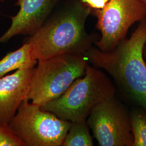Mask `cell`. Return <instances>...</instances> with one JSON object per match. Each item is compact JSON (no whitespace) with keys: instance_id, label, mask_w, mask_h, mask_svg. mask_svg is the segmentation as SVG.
Segmentation results:
<instances>
[{"instance_id":"obj_1","label":"cell","mask_w":146,"mask_h":146,"mask_svg":"<svg viewBox=\"0 0 146 146\" xmlns=\"http://www.w3.org/2000/svg\"><path fill=\"white\" fill-rule=\"evenodd\" d=\"M92 9L81 0H60L41 27L23 43L31 44L37 61L67 54L84 55L98 41L85 28Z\"/></svg>"},{"instance_id":"obj_2","label":"cell","mask_w":146,"mask_h":146,"mask_svg":"<svg viewBox=\"0 0 146 146\" xmlns=\"http://www.w3.org/2000/svg\"><path fill=\"white\" fill-rule=\"evenodd\" d=\"M146 20L128 39L121 41L111 51L92 47L84 55L94 67L102 69L131 99L146 111Z\"/></svg>"},{"instance_id":"obj_3","label":"cell","mask_w":146,"mask_h":146,"mask_svg":"<svg viewBox=\"0 0 146 146\" xmlns=\"http://www.w3.org/2000/svg\"><path fill=\"white\" fill-rule=\"evenodd\" d=\"M115 93L110 78L88 64L82 77L75 80L60 96L41 107L70 122L87 120L96 105L114 97Z\"/></svg>"},{"instance_id":"obj_4","label":"cell","mask_w":146,"mask_h":146,"mask_svg":"<svg viewBox=\"0 0 146 146\" xmlns=\"http://www.w3.org/2000/svg\"><path fill=\"white\" fill-rule=\"evenodd\" d=\"M88 62L82 54L67 53L37 61L27 99L42 106L60 96L77 78L84 75Z\"/></svg>"},{"instance_id":"obj_5","label":"cell","mask_w":146,"mask_h":146,"mask_svg":"<svg viewBox=\"0 0 146 146\" xmlns=\"http://www.w3.org/2000/svg\"><path fill=\"white\" fill-rule=\"evenodd\" d=\"M71 124L26 98L8 125L26 146H61Z\"/></svg>"},{"instance_id":"obj_6","label":"cell","mask_w":146,"mask_h":146,"mask_svg":"<svg viewBox=\"0 0 146 146\" xmlns=\"http://www.w3.org/2000/svg\"><path fill=\"white\" fill-rule=\"evenodd\" d=\"M96 28L101 37L95 44L102 52L113 50L125 39L129 29L136 22L146 19L144 0H110L102 9H94Z\"/></svg>"},{"instance_id":"obj_7","label":"cell","mask_w":146,"mask_h":146,"mask_svg":"<svg viewBox=\"0 0 146 146\" xmlns=\"http://www.w3.org/2000/svg\"><path fill=\"white\" fill-rule=\"evenodd\" d=\"M87 123L100 146H133L129 114L115 96L91 110Z\"/></svg>"},{"instance_id":"obj_8","label":"cell","mask_w":146,"mask_h":146,"mask_svg":"<svg viewBox=\"0 0 146 146\" xmlns=\"http://www.w3.org/2000/svg\"><path fill=\"white\" fill-rule=\"evenodd\" d=\"M60 1L17 0L15 5L20 7V10L15 16L11 17V26L0 37V44L17 35H32L41 27Z\"/></svg>"},{"instance_id":"obj_9","label":"cell","mask_w":146,"mask_h":146,"mask_svg":"<svg viewBox=\"0 0 146 146\" xmlns=\"http://www.w3.org/2000/svg\"><path fill=\"white\" fill-rule=\"evenodd\" d=\"M34 67L17 69L0 78V123L8 125L21 103L27 98Z\"/></svg>"},{"instance_id":"obj_10","label":"cell","mask_w":146,"mask_h":146,"mask_svg":"<svg viewBox=\"0 0 146 146\" xmlns=\"http://www.w3.org/2000/svg\"><path fill=\"white\" fill-rule=\"evenodd\" d=\"M37 63L32 55L31 44L23 43L22 47L8 52L0 60V78L13 70L33 68Z\"/></svg>"},{"instance_id":"obj_11","label":"cell","mask_w":146,"mask_h":146,"mask_svg":"<svg viewBox=\"0 0 146 146\" xmlns=\"http://www.w3.org/2000/svg\"><path fill=\"white\" fill-rule=\"evenodd\" d=\"M93 137L86 120L72 122L63 142V146H93Z\"/></svg>"},{"instance_id":"obj_12","label":"cell","mask_w":146,"mask_h":146,"mask_svg":"<svg viewBox=\"0 0 146 146\" xmlns=\"http://www.w3.org/2000/svg\"><path fill=\"white\" fill-rule=\"evenodd\" d=\"M133 146H146V111L141 109L133 110L129 114Z\"/></svg>"},{"instance_id":"obj_13","label":"cell","mask_w":146,"mask_h":146,"mask_svg":"<svg viewBox=\"0 0 146 146\" xmlns=\"http://www.w3.org/2000/svg\"><path fill=\"white\" fill-rule=\"evenodd\" d=\"M0 146H26L25 143L11 131L9 125L0 123Z\"/></svg>"},{"instance_id":"obj_14","label":"cell","mask_w":146,"mask_h":146,"mask_svg":"<svg viewBox=\"0 0 146 146\" xmlns=\"http://www.w3.org/2000/svg\"><path fill=\"white\" fill-rule=\"evenodd\" d=\"M81 1L92 9H102L110 0H81Z\"/></svg>"},{"instance_id":"obj_15","label":"cell","mask_w":146,"mask_h":146,"mask_svg":"<svg viewBox=\"0 0 146 146\" xmlns=\"http://www.w3.org/2000/svg\"><path fill=\"white\" fill-rule=\"evenodd\" d=\"M143 56H144V58L146 59V45L143 49Z\"/></svg>"},{"instance_id":"obj_16","label":"cell","mask_w":146,"mask_h":146,"mask_svg":"<svg viewBox=\"0 0 146 146\" xmlns=\"http://www.w3.org/2000/svg\"><path fill=\"white\" fill-rule=\"evenodd\" d=\"M5 1V0H0V1H1V2H2V1Z\"/></svg>"},{"instance_id":"obj_17","label":"cell","mask_w":146,"mask_h":146,"mask_svg":"<svg viewBox=\"0 0 146 146\" xmlns=\"http://www.w3.org/2000/svg\"><path fill=\"white\" fill-rule=\"evenodd\" d=\"M144 1H145V2H146V0H144Z\"/></svg>"}]
</instances>
